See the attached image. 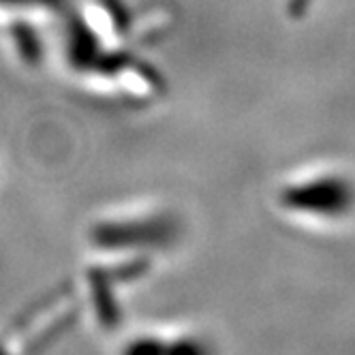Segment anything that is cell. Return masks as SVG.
Segmentation results:
<instances>
[{"label":"cell","instance_id":"obj_2","mask_svg":"<svg viewBox=\"0 0 355 355\" xmlns=\"http://www.w3.org/2000/svg\"><path fill=\"white\" fill-rule=\"evenodd\" d=\"M159 355H218V349L206 332L182 327L175 332L163 329Z\"/></svg>","mask_w":355,"mask_h":355},{"label":"cell","instance_id":"obj_1","mask_svg":"<svg viewBox=\"0 0 355 355\" xmlns=\"http://www.w3.org/2000/svg\"><path fill=\"white\" fill-rule=\"evenodd\" d=\"M276 208L306 227H338L355 216V178L343 165L300 167L276 189Z\"/></svg>","mask_w":355,"mask_h":355}]
</instances>
